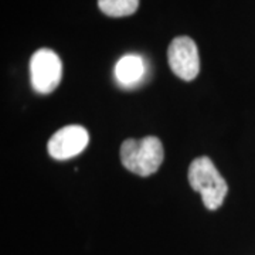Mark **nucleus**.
Instances as JSON below:
<instances>
[{
    "instance_id": "1",
    "label": "nucleus",
    "mask_w": 255,
    "mask_h": 255,
    "mask_svg": "<svg viewBox=\"0 0 255 255\" xmlns=\"http://www.w3.org/2000/svg\"><path fill=\"white\" fill-rule=\"evenodd\" d=\"M163 145L156 136L127 139L121 146V160L129 172L142 177L150 176L163 162Z\"/></svg>"
},
{
    "instance_id": "6",
    "label": "nucleus",
    "mask_w": 255,
    "mask_h": 255,
    "mask_svg": "<svg viewBox=\"0 0 255 255\" xmlns=\"http://www.w3.org/2000/svg\"><path fill=\"white\" fill-rule=\"evenodd\" d=\"M146 73V65L143 58L136 54L124 55L115 67L117 80L122 87H135L143 80Z\"/></svg>"
},
{
    "instance_id": "5",
    "label": "nucleus",
    "mask_w": 255,
    "mask_h": 255,
    "mask_svg": "<svg viewBox=\"0 0 255 255\" xmlns=\"http://www.w3.org/2000/svg\"><path fill=\"white\" fill-rule=\"evenodd\" d=\"M88 132L80 125H68L57 130L48 140V153L57 160H67L80 155L88 145Z\"/></svg>"
},
{
    "instance_id": "7",
    "label": "nucleus",
    "mask_w": 255,
    "mask_h": 255,
    "mask_svg": "<svg viewBox=\"0 0 255 255\" xmlns=\"http://www.w3.org/2000/svg\"><path fill=\"white\" fill-rule=\"evenodd\" d=\"M98 6L107 16L125 17L136 11L139 0H98Z\"/></svg>"
},
{
    "instance_id": "4",
    "label": "nucleus",
    "mask_w": 255,
    "mask_h": 255,
    "mask_svg": "<svg viewBox=\"0 0 255 255\" xmlns=\"http://www.w3.org/2000/svg\"><path fill=\"white\" fill-rule=\"evenodd\" d=\"M167 60L174 75L184 81H193L200 73L199 50L190 37H176L167 50Z\"/></svg>"
},
{
    "instance_id": "2",
    "label": "nucleus",
    "mask_w": 255,
    "mask_h": 255,
    "mask_svg": "<svg viewBox=\"0 0 255 255\" xmlns=\"http://www.w3.org/2000/svg\"><path fill=\"white\" fill-rule=\"evenodd\" d=\"M189 182L193 190L200 193L203 203L209 210L219 209L227 196V183L207 156H201L191 162Z\"/></svg>"
},
{
    "instance_id": "3",
    "label": "nucleus",
    "mask_w": 255,
    "mask_h": 255,
    "mask_svg": "<svg viewBox=\"0 0 255 255\" xmlns=\"http://www.w3.org/2000/svg\"><path fill=\"white\" fill-rule=\"evenodd\" d=\"M63 77L60 57L50 48H40L30 60V80L34 91L50 94L58 87Z\"/></svg>"
}]
</instances>
